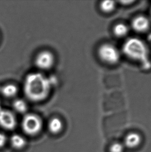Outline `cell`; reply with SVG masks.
I'll return each instance as SVG.
<instances>
[{"label": "cell", "mask_w": 151, "mask_h": 152, "mask_svg": "<svg viewBox=\"0 0 151 152\" xmlns=\"http://www.w3.org/2000/svg\"><path fill=\"white\" fill-rule=\"evenodd\" d=\"M55 78H48L40 73H30L25 79V94L31 101L44 100L48 96L51 87L55 84Z\"/></svg>", "instance_id": "cell-1"}, {"label": "cell", "mask_w": 151, "mask_h": 152, "mask_svg": "<svg viewBox=\"0 0 151 152\" xmlns=\"http://www.w3.org/2000/svg\"><path fill=\"white\" fill-rule=\"evenodd\" d=\"M123 51L127 57L131 59L141 62L144 66H149L148 49L141 39L136 37L127 39L123 46Z\"/></svg>", "instance_id": "cell-2"}, {"label": "cell", "mask_w": 151, "mask_h": 152, "mask_svg": "<svg viewBox=\"0 0 151 152\" xmlns=\"http://www.w3.org/2000/svg\"><path fill=\"white\" fill-rule=\"evenodd\" d=\"M98 55L103 61L113 64L119 61L120 54L117 48L111 44H102L99 48Z\"/></svg>", "instance_id": "cell-3"}, {"label": "cell", "mask_w": 151, "mask_h": 152, "mask_svg": "<svg viewBox=\"0 0 151 152\" xmlns=\"http://www.w3.org/2000/svg\"><path fill=\"white\" fill-rule=\"evenodd\" d=\"M22 127L26 134L34 135L40 132L42 127V121L38 116L29 114L23 118Z\"/></svg>", "instance_id": "cell-4"}, {"label": "cell", "mask_w": 151, "mask_h": 152, "mask_svg": "<svg viewBox=\"0 0 151 152\" xmlns=\"http://www.w3.org/2000/svg\"><path fill=\"white\" fill-rule=\"evenodd\" d=\"M54 62L52 53L48 51L39 53L35 58V64L37 68L41 70H48L52 67Z\"/></svg>", "instance_id": "cell-5"}, {"label": "cell", "mask_w": 151, "mask_h": 152, "mask_svg": "<svg viewBox=\"0 0 151 152\" xmlns=\"http://www.w3.org/2000/svg\"><path fill=\"white\" fill-rule=\"evenodd\" d=\"M15 115L11 112L5 110H0V126L5 129H13L16 126Z\"/></svg>", "instance_id": "cell-6"}, {"label": "cell", "mask_w": 151, "mask_h": 152, "mask_svg": "<svg viewBox=\"0 0 151 152\" xmlns=\"http://www.w3.org/2000/svg\"><path fill=\"white\" fill-rule=\"evenodd\" d=\"M150 21L147 18L143 16L136 17L132 22V27L135 31L139 32H144L149 28Z\"/></svg>", "instance_id": "cell-7"}, {"label": "cell", "mask_w": 151, "mask_h": 152, "mask_svg": "<svg viewBox=\"0 0 151 152\" xmlns=\"http://www.w3.org/2000/svg\"><path fill=\"white\" fill-rule=\"evenodd\" d=\"M141 138L139 134L131 132L128 134L125 139V145L129 148H136L141 143Z\"/></svg>", "instance_id": "cell-8"}, {"label": "cell", "mask_w": 151, "mask_h": 152, "mask_svg": "<svg viewBox=\"0 0 151 152\" xmlns=\"http://www.w3.org/2000/svg\"><path fill=\"white\" fill-rule=\"evenodd\" d=\"M62 127V122L58 118H53L49 121L48 128L50 132L52 134H58L59 132H61Z\"/></svg>", "instance_id": "cell-9"}, {"label": "cell", "mask_w": 151, "mask_h": 152, "mask_svg": "<svg viewBox=\"0 0 151 152\" xmlns=\"http://www.w3.org/2000/svg\"><path fill=\"white\" fill-rule=\"evenodd\" d=\"M10 143L14 148L20 149L25 146L26 144V141L23 136L15 134L11 137Z\"/></svg>", "instance_id": "cell-10"}, {"label": "cell", "mask_w": 151, "mask_h": 152, "mask_svg": "<svg viewBox=\"0 0 151 152\" xmlns=\"http://www.w3.org/2000/svg\"><path fill=\"white\" fill-rule=\"evenodd\" d=\"M18 92L17 87L13 84H7L2 87L1 93L3 96L7 98L14 97Z\"/></svg>", "instance_id": "cell-11"}, {"label": "cell", "mask_w": 151, "mask_h": 152, "mask_svg": "<svg viewBox=\"0 0 151 152\" xmlns=\"http://www.w3.org/2000/svg\"><path fill=\"white\" fill-rule=\"evenodd\" d=\"M128 28L126 25L123 23H119L116 25L114 28L115 35L118 37H123L127 34Z\"/></svg>", "instance_id": "cell-12"}, {"label": "cell", "mask_w": 151, "mask_h": 152, "mask_svg": "<svg viewBox=\"0 0 151 152\" xmlns=\"http://www.w3.org/2000/svg\"><path fill=\"white\" fill-rule=\"evenodd\" d=\"M13 107L17 112L23 113L27 111L28 107L27 103L22 99H17L13 103Z\"/></svg>", "instance_id": "cell-13"}, {"label": "cell", "mask_w": 151, "mask_h": 152, "mask_svg": "<svg viewBox=\"0 0 151 152\" xmlns=\"http://www.w3.org/2000/svg\"><path fill=\"white\" fill-rule=\"evenodd\" d=\"M115 4L114 1H105L102 2L100 4L101 10L105 12H113L115 8Z\"/></svg>", "instance_id": "cell-14"}, {"label": "cell", "mask_w": 151, "mask_h": 152, "mask_svg": "<svg viewBox=\"0 0 151 152\" xmlns=\"http://www.w3.org/2000/svg\"><path fill=\"white\" fill-rule=\"evenodd\" d=\"M124 150L123 144L118 142H115L111 145L110 148V152H123Z\"/></svg>", "instance_id": "cell-15"}, {"label": "cell", "mask_w": 151, "mask_h": 152, "mask_svg": "<svg viewBox=\"0 0 151 152\" xmlns=\"http://www.w3.org/2000/svg\"><path fill=\"white\" fill-rule=\"evenodd\" d=\"M6 141V136L4 134L0 132V148H2L5 144Z\"/></svg>", "instance_id": "cell-16"}, {"label": "cell", "mask_w": 151, "mask_h": 152, "mask_svg": "<svg viewBox=\"0 0 151 152\" xmlns=\"http://www.w3.org/2000/svg\"><path fill=\"white\" fill-rule=\"evenodd\" d=\"M123 3L125 4V3H131V2H133V1H123Z\"/></svg>", "instance_id": "cell-17"}, {"label": "cell", "mask_w": 151, "mask_h": 152, "mask_svg": "<svg viewBox=\"0 0 151 152\" xmlns=\"http://www.w3.org/2000/svg\"><path fill=\"white\" fill-rule=\"evenodd\" d=\"M0 110H1V103H0Z\"/></svg>", "instance_id": "cell-18"}]
</instances>
